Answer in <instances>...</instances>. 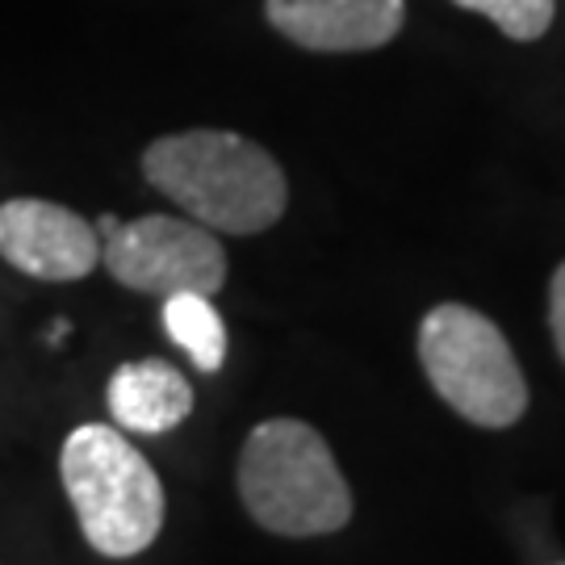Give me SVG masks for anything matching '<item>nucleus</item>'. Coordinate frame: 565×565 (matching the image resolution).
<instances>
[{
    "label": "nucleus",
    "mask_w": 565,
    "mask_h": 565,
    "mask_svg": "<svg viewBox=\"0 0 565 565\" xmlns=\"http://www.w3.org/2000/svg\"><path fill=\"white\" fill-rule=\"evenodd\" d=\"M548 327H553V343H557V352L565 361V264L548 281Z\"/></svg>",
    "instance_id": "11"
},
{
    "label": "nucleus",
    "mask_w": 565,
    "mask_h": 565,
    "mask_svg": "<svg viewBox=\"0 0 565 565\" xmlns=\"http://www.w3.org/2000/svg\"><path fill=\"white\" fill-rule=\"evenodd\" d=\"M452 4L490 18L507 39L515 42H536L553 25V13H557V0H452Z\"/></svg>",
    "instance_id": "10"
},
{
    "label": "nucleus",
    "mask_w": 565,
    "mask_h": 565,
    "mask_svg": "<svg viewBox=\"0 0 565 565\" xmlns=\"http://www.w3.org/2000/svg\"><path fill=\"white\" fill-rule=\"evenodd\" d=\"M60 478L76 507L84 541L102 557H139L163 527L160 473L121 427L81 424L60 452Z\"/></svg>",
    "instance_id": "3"
},
{
    "label": "nucleus",
    "mask_w": 565,
    "mask_h": 565,
    "mask_svg": "<svg viewBox=\"0 0 565 565\" xmlns=\"http://www.w3.org/2000/svg\"><path fill=\"white\" fill-rule=\"evenodd\" d=\"M268 25L306 51H377L398 39L406 0H264Z\"/></svg>",
    "instance_id": "7"
},
{
    "label": "nucleus",
    "mask_w": 565,
    "mask_h": 565,
    "mask_svg": "<svg viewBox=\"0 0 565 565\" xmlns=\"http://www.w3.org/2000/svg\"><path fill=\"white\" fill-rule=\"evenodd\" d=\"M142 177L214 235H260L289 202L281 163L231 130L163 135L142 151Z\"/></svg>",
    "instance_id": "1"
},
{
    "label": "nucleus",
    "mask_w": 565,
    "mask_h": 565,
    "mask_svg": "<svg viewBox=\"0 0 565 565\" xmlns=\"http://www.w3.org/2000/svg\"><path fill=\"white\" fill-rule=\"evenodd\" d=\"M109 277L135 294H205L226 285V252L210 226L177 214H142L118 223L102 239Z\"/></svg>",
    "instance_id": "5"
},
{
    "label": "nucleus",
    "mask_w": 565,
    "mask_h": 565,
    "mask_svg": "<svg viewBox=\"0 0 565 565\" xmlns=\"http://www.w3.org/2000/svg\"><path fill=\"white\" fill-rule=\"evenodd\" d=\"M105 403H109V415L121 431L163 436L189 419L193 385L184 382L177 364L160 361V356H142V361H126L114 369Z\"/></svg>",
    "instance_id": "8"
},
{
    "label": "nucleus",
    "mask_w": 565,
    "mask_h": 565,
    "mask_svg": "<svg viewBox=\"0 0 565 565\" xmlns=\"http://www.w3.org/2000/svg\"><path fill=\"white\" fill-rule=\"evenodd\" d=\"M419 364L431 390L469 424L503 431L524 419V369L482 310L461 302L431 306L419 323Z\"/></svg>",
    "instance_id": "4"
},
{
    "label": "nucleus",
    "mask_w": 565,
    "mask_h": 565,
    "mask_svg": "<svg viewBox=\"0 0 565 565\" xmlns=\"http://www.w3.org/2000/svg\"><path fill=\"white\" fill-rule=\"evenodd\" d=\"M239 499L277 536H331L352 520V490L335 452L302 419H264L239 452Z\"/></svg>",
    "instance_id": "2"
},
{
    "label": "nucleus",
    "mask_w": 565,
    "mask_h": 565,
    "mask_svg": "<svg viewBox=\"0 0 565 565\" xmlns=\"http://www.w3.org/2000/svg\"><path fill=\"white\" fill-rule=\"evenodd\" d=\"M163 331L189 352L198 373H218L226 364V323L214 298L205 294H172L163 298Z\"/></svg>",
    "instance_id": "9"
},
{
    "label": "nucleus",
    "mask_w": 565,
    "mask_h": 565,
    "mask_svg": "<svg viewBox=\"0 0 565 565\" xmlns=\"http://www.w3.org/2000/svg\"><path fill=\"white\" fill-rule=\"evenodd\" d=\"M0 256L39 281H81L102 264V235L60 202L13 198L0 205Z\"/></svg>",
    "instance_id": "6"
}]
</instances>
